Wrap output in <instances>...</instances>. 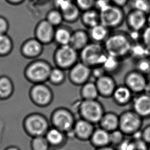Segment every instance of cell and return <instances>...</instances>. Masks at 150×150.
<instances>
[{
  "mask_svg": "<svg viewBox=\"0 0 150 150\" xmlns=\"http://www.w3.org/2000/svg\"><path fill=\"white\" fill-rule=\"evenodd\" d=\"M133 44V43L129 37L128 33L115 31L110 33L103 45L107 54L124 61L130 57Z\"/></svg>",
  "mask_w": 150,
  "mask_h": 150,
  "instance_id": "cell-1",
  "label": "cell"
},
{
  "mask_svg": "<svg viewBox=\"0 0 150 150\" xmlns=\"http://www.w3.org/2000/svg\"><path fill=\"white\" fill-rule=\"evenodd\" d=\"M52 68L50 64L46 60L33 59L25 66L24 77L27 81L33 85L46 83L48 81Z\"/></svg>",
  "mask_w": 150,
  "mask_h": 150,
  "instance_id": "cell-2",
  "label": "cell"
},
{
  "mask_svg": "<svg viewBox=\"0 0 150 150\" xmlns=\"http://www.w3.org/2000/svg\"><path fill=\"white\" fill-rule=\"evenodd\" d=\"M51 127L50 120L43 114L33 112L27 114L22 122L25 133L31 138L45 136Z\"/></svg>",
  "mask_w": 150,
  "mask_h": 150,
  "instance_id": "cell-3",
  "label": "cell"
},
{
  "mask_svg": "<svg viewBox=\"0 0 150 150\" xmlns=\"http://www.w3.org/2000/svg\"><path fill=\"white\" fill-rule=\"evenodd\" d=\"M76 118L73 112L65 107L57 108L50 118L51 126L64 132L68 138H74L73 133Z\"/></svg>",
  "mask_w": 150,
  "mask_h": 150,
  "instance_id": "cell-4",
  "label": "cell"
},
{
  "mask_svg": "<svg viewBox=\"0 0 150 150\" xmlns=\"http://www.w3.org/2000/svg\"><path fill=\"white\" fill-rule=\"evenodd\" d=\"M79 118L87 120L94 125H98L105 113L103 105L98 100H81L77 105Z\"/></svg>",
  "mask_w": 150,
  "mask_h": 150,
  "instance_id": "cell-5",
  "label": "cell"
},
{
  "mask_svg": "<svg viewBox=\"0 0 150 150\" xmlns=\"http://www.w3.org/2000/svg\"><path fill=\"white\" fill-rule=\"evenodd\" d=\"M103 45L90 42L79 52V61L91 68L102 66L107 57Z\"/></svg>",
  "mask_w": 150,
  "mask_h": 150,
  "instance_id": "cell-6",
  "label": "cell"
},
{
  "mask_svg": "<svg viewBox=\"0 0 150 150\" xmlns=\"http://www.w3.org/2000/svg\"><path fill=\"white\" fill-rule=\"evenodd\" d=\"M79 61V52L70 45L58 46L53 54L55 66L69 70Z\"/></svg>",
  "mask_w": 150,
  "mask_h": 150,
  "instance_id": "cell-7",
  "label": "cell"
},
{
  "mask_svg": "<svg viewBox=\"0 0 150 150\" xmlns=\"http://www.w3.org/2000/svg\"><path fill=\"white\" fill-rule=\"evenodd\" d=\"M100 23L110 30L121 26L126 19L122 7L110 4L100 11Z\"/></svg>",
  "mask_w": 150,
  "mask_h": 150,
  "instance_id": "cell-8",
  "label": "cell"
},
{
  "mask_svg": "<svg viewBox=\"0 0 150 150\" xmlns=\"http://www.w3.org/2000/svg\"><path fill=\"white\" fill-rule=\"evenodd\" d=\"M119 117V129L126 136L131 137L142 129L144 120L133 110L122 112Z\"/></svg>",
  "mask_w": 150,
  "mask_h": 150,
  "instance_id": "cell-9",
  "label": "cell"
},
{
  "mask_svg": "<svg viewBox=\"0 0 150 150\" xmlns=\"http://www.w3.org/2000/svg\"><path fill=\"white\" fill-rule=\"evenodd\" d=\"M28 96L31 103L40 108L50 105L54 98L52 90L46 83L33 85L29 90Z\"/></svg>",
  "mask_w": 150,
  "mask_h": 150,
  "instance_id": "cell-10",
  "label": "cell"
},
{
  "mask_svg": "<svg viewBox=\"0 0 150 150\" xmlns=\"http://www.w3.org/2000/svg\"><path fill=\"white\" fill-rule=\"evenodd\" d=\"M146 75L135 69L126 73L124 79V84L136 95L144 93L148 83Z\"/></svg>",
  "mask_w": 150,
  "mask_h": 150,
  "instance_id": "cell-11",
  "label": "cell"
},
{
  "mask_svg": "<svg viewBox=\"0 0 150 150\" xmlns=\"http://www.w3.org/2000/svg\"><path fill=\"white\" fill-rule=\"evenodd\" d=\"M68 71L69 81L76 86H81L91 78V68L81 61L77 62Z\"/></svg>",
  "mask_w": 150,
  "mask_h": 150,
  "instance_id": "cell-12",
  "label": "cell"
},
{
  "mask_svg": "<svg viewBox=\"0 0 150 150\" xmlns=\"http://www.w3.org/2000/svg\"><path fill=\"white\" fill-rule=\"evenodd\" d=\"M44 45L36 38H30L25 40L21 46V53L25 59L33 60L41 56Z\"/></svg>",
  "mask_w": 150,
  "mask_h": 150,
  "instance_id": "cell-13",
  "label": "cell"
},
{
  "mask_svg": "<svg viewBox=\"0 0 150 150\" xmlns=\"http://www.w3.org/2000/svg\"><path fill=\"white\" fill-rule=\"evenodd\" d=\"M55 27L46 19L41 20L35 27V38L43 45H48L54 42Z\"/></svg>",
  "mask_w": 150,
  "mask_h": 150,
  "instance_id": "cell-14",
  "label": "cell"
},
{
  "mask_svg": "<svg viewBox=\"0 0 150 150\" xmlns=\"http://www.w3.org/2000/svg\"><path fill=\"white\" fill-rule=\"evenodd\" d=\"M132 109L144 120L150 118V95L146 93L136 94L132 103Z\"/></svg>",
  "mask_w": 150,
  "mask_h": 150,
  "instance_id": "cell-15",
  "label": "cell"
},
{
  "mask_svg": "<svg viewBox=\"0 0 150 150\" xmlns=\"http://www.w3.org/2000/svg\"><path fill=\"white\" fill-rule=\"evenodd\" d=\"M96 128V125L91 122L79 118L76 120L73 127L74 137L81 142L89 141Z\"/></svg>",
  "mask_w": 150,
  "mask_h": 150,
  "instance_id": "cell-16",
  "label": "cell"
},
{
  "mask_svg": "<svg viewBox=\"0 0 150 150\" xmlns=\"http://www.w3.org/2000/svg\"><path fill=\"white\" fill-rule=\"evenodd\" d=\"M95 82L100 96L105 98H112L117 86L113 76L107 73L96 79Z\"/></svg>",
  "mask_w": 150,
  "mask_h": 150,
  "instance_id": "cell-17",
  "label": "cell"
},
{
  "mask_svg": "<svg viewBox=\"0 0 150 150\" xmlns=\"http://www.w3.org/2000/svg\"><path fill=\"white\" fill-rule=\"evenodd\" d=\"M146 16L144 12L132 9L125 19L129 30L142 32L146 26Z\"/></svg>",
  "mask_w": 150,
  "mask_h": 150,
  "instance_id": "cell-18",
  "label": "cell"
},
{
  "mask_svg": "<svg viewBox=\"0 0 150 150\" xmlns=\"http://www.w3.org/2000/svg\"><path fill=\"white\" fill-rule=\"evenodd\" d=\"M134 94L124 84L117 86L112 96L114 103L120 107L130 105L134 98Z\"/></svg>",
  "mask_w": 150,
  "mask_h": 150,
  "instance_id": "cell-19",
  "label": "cell"
},
{
  "mask_svg": "<svg viewBox=\"0 0 150 150\" xmlns=\"http://www.w3.org/2000/svg\"><path fill=\"white\" fill-rule=\"evenodd\" d=\"M45 136L51 147L53 148H60L64 146L68 138L64 132L51 126Z\"/></svg>",
  "mask_w": 150,
  "mask_h": 150,
  "instance_id": "cell-20",
  "label": "cell"
},
{
  "mask_svg": "<svg viewBox=\"0 0 150 150\" xmlns=\"http://www.w3.org/2000/svg\"><path fill=\"white\" fill-rule=\"evenodd\" d=\"M90 144L95 148H99L110 145V132L100 128L96 127L90 138Z\"/></svg>",
  "mask_w": 150,
  "mask_h": 150,
  "instance_id": "cell-21",
  "label": "cell"
},
{
  "mask_svg": "<svg viewBox=\"0 0 150 150\" xmlns=\"http://www.w3.org/2000/svg\"><path fill=\"white\" fill-rule=\"evenodd\" d=\"M90 42L88 31L77 29L72 32L70 45L79 52Z\"/></svg>",
  "mask_w": 150,
  "mask_h": 150,
  "instance_id": "cell-22",
  "label": "cell"
},
{
  "mask_svg": "<svg viewBox=\"0 0 150 150\" xmlns=\"http://www.w3.org/2000/svg\"><path fill=\"white\" fill-rule=\"evenodd\" d=\"M119 115L113 112H105L98 125L108 132H111L119 129Z\"/></svg>",
  "mask_w": 150,
  "mask_h": 150,
  "instance_id": "cell-23",
  "label": "cell"
},
{
  "mask_svg": "<svg viewBox=\"0 0 150 150\" xmlns=\"http://www.w3.org/2000/svg\"><path fill=\"white\" fill-rule=\"evenodd\" d=\"M88 31L91 42L101 44L104 43L111 33V30L101 23L89 29Z\"/></svg>",
  "mask_w": 150,
  "mask_h": 150,
  "instance_id": "cell-24",
  "label": "cell"
},
{
  "mask_svg": "<svg viewBox=\"0 0 150 150\" xmlns=\"http://www.w3.org/2000/svg\"><path fill=\"white\" fill-rule=\"evenodd\" d=\"M80 19L83 26L88 29L100 23V12L95 8L81 12Z\"/></svg>",
  "mask_w": 150,
  "mask_h": 150,
  "instance_id": "cell-25",
  "label": "cell"
},
{
  "mask_svg": "<svg viewBox=\"0 0 150 150\" xmlns=\"http://www.w3.org/2000/svg\"><path fill=\"white\" fill-rule=\"evenodd\" d=\"M72 31L71 29L62 25L55 28L54 42L58 46L70 45Z\"/></svg>",
  "mask_w": 150,
  "mask_h": 150,
  "instance_id": "cell-26",
  "label": "cell"
},
{
  "mask_svg": "<svg viewBox=\"0 0 150 150\" xmlns=\"http://www.w3.org/2000/svg\"><path fill=\"white\" fill-rule=\"evenodd\" d=\"M123 61L118 57L107 54L101 66L105 69L106 73L113 75L120 71L122 66Z\"/></svg>",
  "mask_w": 150,
  "mask_h": 150,
  "instance_id": "cell-27",
  "label": "cell"
},
{
  "mask_svg": "<svg viewBox=\"0 0 150 150\" xmlns=\"http://www.w3.org/2000/svg\"><path fill=\"white\" fill-rule=\"evenodd\" d=\"M80 95L81 100H98L100 94L95 81H88L81 86Z\"/></svg>",
  "mask_w": 150,
  "mask_h": 150,
  "instance_id": "cell-28",
  "label": "cell"
},
{
  "mask_svg": "<svg viewBox=\"0 0 150 150\" xmlns=\"http://www.w3.org/2000/svg\"><path fill=\"white\" fill-rule=\"evenodd\" d=\"M64 22L68 23H73L77 21L81 18V10L76 5L73 3L66 9L62 11Z\"/></svg>",
  "mask_w": 150,
  "mask_h": 150,
  "instance_id": "cell-29",
  "label": "cell"
},
{
  "mask_svg": "<svg viewBox=\"0 0 150 150\" xmlns=\"http://www.w3.org/2000/svg\"><path fill=\"white\" fill-rule=\"evenodd\" d=\"M150 57V51L140 42L133 43L130 51V57L134 61Z\"/></svg>",
  "mask_w": 150,
  "mask_h": 150,
  "instance_id": "cell-30",
  "label": "cell"
},
{
  "mask_svg": "<svg viewBox=\"0 0 150 150\" xmlns=\"http://www.w3.org/2000/svg\"><path fill=\"white\" fill-rule=\"evenodd\" d=\"M14 91V85L11 79L7 76L0 77V98L10 97Z\"/></svg>",
  "mask_w": 150,
  "mask_h": 150,
  "instance_id": "cell-31",
  "label": "cell"
},
{
  "mask_svg": "<svg viewBox=\"0 0 150 150\" xmlns=\"http://www.w3.org/2000/svg\"><path fill=\"white\" fill-rule=\"evenodd\" d=\"M66 78L65 70L55 66L52 67L49 75L48 81L52 85L60 86L65 82Z\"/></svg>",
  "mask_w": 150,
  "mask_h": 150,
  "instance_id": "cell-32",
  "label": "cell"
},
{
  "mask_svg": "<svg viewBox=\"0 0 150 150\" xmlns=\"http://www.w3.org/2000/svg\"><path fill=\"white\" fill-rule=\"evenodd\" d=\"M45 19L55 28L63 25L64 22L62 11L55 8L47 12Z\"/></svg>",
  "mask_w": 150,
  "mask_h": 150,
  "instance_id": "cell-33",
  "label": "cell"
},
{
  "mask_svg": "<svg viewBox=\"0 0 150 150\" xmlns=\"http://www.w3.org/2000/svg\"><path fill=\"white\" fill-rule=\"evenodd\" d=\"M12 39L7 33L0 35V55H6L9 53L13 48Z\"/></svg>",
  "mask_w": 150,
  "mask_h": 150,
  "instance_id": "cell-34",
  "label": "cell"
},
{
  "mask_svg": "<svg viewBox=\"0 0 150 150\" xmlns=\"http://www.w3.org/2000/svg\"><path fill=\"white\" fill-rule=\"evenodd\" d=\"M31 150H50L51 146L45 136H38L31 138Z\"/></svg>",
  "mask_w": 150,
  "mask_h": 150,
  "instance_id": "cell-35",
  "label": "cell"
},
{
  "mask_svg": "<svg viewBox=\"0 0 150 150\" xmlns=\"http://www.w3.org/2000/svg\"><path fill=\"white\" fill-rule=\"evenodd\" d=\"M134 69L147 75L150 72V57L134 61Z\"/></svg>",
  "mask_w": 150,
  "mask_h": 150,
  "instance_id": "cell-36",
  "label": "cell"
},
{
  "mask_svg": "<svg viewBox=\"0 0 150 150\" xmlns=\"http://www.w3.org/2000/svg\"><path fill=\"white\" fill-rule=\"evenodd\" d=\"M126 137L119 129L110 132V145L115 148L117 147L126 139Z\"/></svg>",
  "mask_w": 150,
  "mask_h": 150,
  "instance_id": "cell-37",
  "label": "cell"
},
{
  "mask_svg": "<svg viewBox=\"0 0 150 150\" xmlns=\"http://www.w3.org/2000/svg\"><path fill=\"white\" fill-rule=\"evenodd\" d=\"M133 9L138 10L148 14L150 12V1L149 0H132Z\"/></svg>",
  "mask_w": 150,
  "mask_h": 150,
  "instance_id": "cell-38",
  "label": "cell"
},
{
  "mask_svg": "<svg viewBox=\"0 0 150 150\" xmlns=\"http://www.w3.org/2000/svg\"><path fill=\"white\" fill-rule=\"evenodd\" d=\"M96 2V0H75L74 3L83 12L94 8Z\"/></svg>",
  "mask_w": 150,
  "mask_h": 150,
  "instance_id": "cell-39",
  "label": "cell"
},
{
  "mask_svg": "<svg viewBox=\"0 0 150 150\" xmlns=\"http://www.w3.org/2000/svg\"><path fill=\"white\" fill-rule=\"evenodd\" d=\"M140 42L150 51V26H146L142 31Z\"/></svg>",
  "mask_w": 150,
  "mask_h": 150,
  "instance_id": "cell-40",
  "label": "cell"
},
{
  "mask_svg": "<svg viewBox=\"0 0 150 150\" xmlns=\"http://www.w3.org/2000/svg\"><path fill=\"white\" fill-rule=\"evenodd\" d=\"M70 0H54L53 4L54 8L61 11H63L68 8L71 4L73 3Z\"/></svg>",
  "mask_w": 150,
  "mask_h": 150,
  "instance_id": "cell-41",
  "label": "cell"
},
{
  "mask_svg": "<svg viewBox=\"0 0 150 150\" xmlns=\"http://www.w3.org/2000/svg\"><path fill=\"white\" fill-rule=\"evenodd\" d=\"M105 74H107V73L101 66L91 68V77H93L95 79V81L98 79Z\"/></svg>",
  "mask_w": 150,
  "mask_h": 150,
  "instance_id": "cell-42",
  "label": "cell"
},
{
  "mask_svg": "<svg viewBox=\"0 0 150 150\" xmlns=\"http://www.w3.org/2000/svg\"><path fill=\"white\" fill-rule=\"evenodd\" d=\"M142 138L148 145L150 144V124L147 125L141 130Z\"/></svg>",
  "mask_w": 150,
  "mask_h": 150,
  "instance_id": "cell-43",
  "label": "cell"
},
{
  "mask_svg": "<svg viewBox=\"0 0 150 150\" xmlns=\"http://www.w3.org/2000/svg\"><path fill=\"white\" fill-rule=\"evenodd\" d=\"M9 28L8 21L3 17H0V35L6 34Z\"/></svg>",
  "mask_w": 150,
  "mask_h": 150,
  "instance_id": "cell-44",
  "label": "cell"
},
{
  "mask_svg": "<svg viewBox=\"0 0 150 150\" xmlns=\"http://www.w3.org/2000/svg\"><path fill=\"white\" fill-rule=\"evenodd\" d=\"M110 1L112 4L122 8L128 4L129 0H110Z\"/></svg>",
  "mask_w": 150,
  "mask_h": 150,
  "instance_id": "cell-45",
  "label": "cell"
},
{
  "mask_svg": "<svg viewBox=\"0 0 150 150\" xmlns=\"http://www.w3.org/2000/svg\"><path fill=\"white\" fill-rule=\"evenodd\" d=\"M95 150H117L114 147V146H112L111 145L108 146H103V147H101V148H96L95 149Z\"/></svg>",
  "mask_w": 150,
  "mask_h": 150,
  "instance_id": "cell-46",
  "label": "cell"
},
{
  "mask_svg": "<svg viewBox=\"0 0 150 150\" xmlns=\"http://www.w3.org/2000/svg\"><path fill=\"white\" fill-rule=\"evenodd\" d=\"M8 2L14 5H18L22 3L23 2H24L25 0H7Z\"/></svg>",
  "mask_w": 150,
  "mask_h": 150,
  "instance_id": "cell-47",
  "label": "cell"
},
{
  "mask_svg": "<svg viewBox=\"0 0 150 150\" xmlns=\"http://www.w3.org/2000/svg\"><path fill=\"white\" fill-rule=\"evenodd\" d=\"M5 150H21L18 147L16 146H10L6 148Z\"/></svg>",
  "mask_w": 150,
  "mask_h": 150,
  "instance_id": "cell-48",
  "label": "cell"
},
{
  "mask_svg": "<svg viewBox=\"0 0 150 150\" xmlns=\"http://www.w3.org/2000/svg\"><path fill=\"white\" fill-rule=\"evenodd\" d=\"M146 26H150V12L146 16Z\"/></svg>",
  "mask_w": 150,
  "mask_h": 150,
  "instance_id": "cell-49",
  "label": "cell"
},
{
  "mask_svg": "<svg viewBox=\"0 0 150 150\" xmlns=\"http://www.w3.org/2000/svg\"><path fill=\"white\" fill-rule=\"evenodd\" d=\"M35 1L38 2V3H42V2H45L47 0H34Z\"/></svg>",
  "mask_w": 150,
  "mask_h": 150,
  "instance_id": "cell-50",
  "label": "cell"
},
{
  "mask_svg": "<svg viewBox=\"0 0 150 150\" xmlns=\"http://www.w3.org/2000/svg\"><path fill=\"white\" fill-rule=\"evenodd\" d=\"M146 77H147V79H148L149 82H150V72L148 73V74L146 75Z\"/></svg>",
  "mask_w": 150,
  "mask_h": 150,
  "instance_id": "cell-51",
  "label": "cell"
},
{
  "mask_svg": "<svg viewBox=\"0 0 150 150\" xmlns=\"http://www.w3.org/2000/svg\"><path fill=\"white\" fill-rule=\"evenodd\" d=\"M70 1H72V2H74H74H75V0H70Z\"/></svg>",
  "mask_w": 150,
  "mask_h": 150,
  "instance_id": "cell-52",
  "label": "cell"
},
{
  "mask_svg": "<svg viewBox=\"0 0 150 150\" xmlns=\"http://www.w3.org/2000/svg\"><path fill=\"white\" fill-rule=\"evenodd\" d=\"M148 150H150V144L149 145Z\"/></svg>",
  "mask_w": 150,
  "mask_h": 150,
  "instance_id": "cell-53",
  "label": "cell"
},
{
  "mask_svg": "<svg viewBox=\"0 0 150 150\" xmlns=\"http://www.w3.org/2000/svg\"></svg>",
  "mask_w": 150,
  "mask_h": 150,
  "instance_id": "cell-54",
  "label": "cell"
},
{
  "mask_svg": "<svg viewBox=\"0 0 150 150\" xmlns=\"http://www.w3.org/2000/svg\"><path fill=\"white\" fill-rule=\"evenodd\" d=\"M0 123H1V122H0Z\"/></svg>",
  "mask_w": 150,
  "mask_h": 150,
  "instance_id": "cell-55",
  "label": "cell"
}]
</instances>
